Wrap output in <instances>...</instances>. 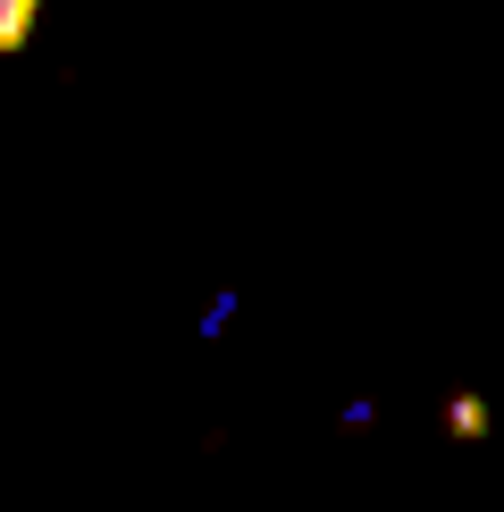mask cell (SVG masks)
Wrapping results in <instances>:
<instances>
[{"instance_id": "6da1fadb", "label": "cell", "mask_w": 504, "mask_h": 512, "mask_svg": "<svg viewBox=\"0 0 504 512\" xmlns=\"http://www.w3.org/2000/svg\"><path fill=\"white\" fill-rule=\"evenodd\" d=\"M34 17H42V0H0V59L34 42Z\"/></svg>"}, {"instance_id": "7a4b0ae2", "label": "cell", "mask_w": 504, "mask_h": 512, "mask_svg": "<svg viewBox=\"0 0 504 512\" xmlns=\"http://www.w3.org/2000/svg\"><path fill=\"white\" fill-rule=\"evenodd\" d=\"M446 429H454V437H488V403H479V395H454Z\"/></svg>"}]
</instances>
